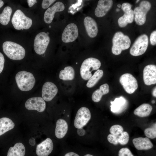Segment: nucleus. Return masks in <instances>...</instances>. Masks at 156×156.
<instances>
[{
    "mask_svg": "<svg viewBox=\"0 0 156 156\" xmlns=\"http://www.w3.org/2000/svg\"><path fill=\"white\" fill-rule=\"evenodd\" d=\"M3 49L4 53L10 59L20 60L25 57V51L20 45L11 41H7L3 44Z\"/></svg>",
    "mask_w": 156,
    "mask_h": 156,
    "instance_id": "f257e3e1",
    "label": "nucleus"
},
{
    "mask_svg": "<svg viewBox=\"0 0 156 156\" xmlns=\"http://www.w3.org/2000/svg\"><path fill=\"white\" fill-rule=\"evenodd\" d=\"M15 80L19 88L21 91H25L32 89L36 81L33 75L25 71L18 72L16 75Z\"/></svg>",
    "mask_w": 156,
    "mask_h": 156,
    "instance_id": "f03ea898",
    "label": "nucleus"
},
{
    "mask_svg": "<svg viewBox=\"0 0 156 156\" xmlns=\"http://www.w3.org/2000/svg\"><path fill=\"white\" fill-rule=\"evenodd\" d=\"M112 52L113 54L118 55L121 53L122 50L129 47L131 41L127 36L125 35L121 32L118 31L114 34L112 39Z\"/></svg>",
    "mask_w": 156,
    "mask_h": 156,
    "instance_id": "7ed1b4c3",
    "label": "nucleus"
},
{
    "mask_svg": "<svg viewBox=\"0 0 156 156\" xmlns=\"http://www.w3.org/2000/svg\"><path fill=\"white\" fill-rule=\"evenodd\" d=\"M101 64L98 59L90 57L85 60L82 64L80 73L82 78L85 80H89L92 76V71L98 70Z\"/></svg>",
    "mask_w": 156,
    "mask_h": 156,
    "instance_id": "20e7f679",
    "label": "nucleus"
},
{
    "mask_svg": "<svg viewBox=\"0 0 156 156\" xmlns=\"http://www.w3.org/2000/svg\"><path fill=\"white\" fill-rule=\"evenodd\" d=\"M12 23L14 28L17 30L27 29L31 26L32 21L21 10H18L13 14Z\"/></svg>",
    "mask_w": 156,
    "mask_h": 156,
    "instance_id": "39448f33",
    "label": "nucleus"
},
{
    "mask_svg": "<svg viewBox=\"0 0 156 156\" xmlns=\"http://www.w3.org/2000/svg\"><path fill=\"white\" fill-rule=\"evenodd\" d=\"M148 43V37L145 34L139 36L133 44L130 50L131 54L133 56H139L146 51Z\"/></svg>",
    "mask_w": 156,
    "mask_h": 156,
    "instance_id": "423d86ee",
    "label": "nucleus"
},
{
    "mask_svg": "<svg viewBox=\"0 0 156 156\" xmlns=\"http://www.w3.org/2000/svg\"><path fill=\"white\" fill-rule=\"evenodd\" d=\"M151 6V3L149 1H143L140 2L139 6L134 9V20L138 25H141L145 23L146 14Z\"/></svg>",
    "mask_w": 156,
    "mask_h": 156,
    "instance_id": "0eeeda50",
    "label": "nucleus"
},
{
    "mask_svg": "<svg viewBox=\"0 0 156 156\" xmlns=\"http://www.w3.org/2000/svg\"><path fill=\"white\" fill-rule=\"evenodd\" d=\"M50 39L48 34L41 32L36 36L34 40V49L36 53L42 55L45 52L49 43Z\"/></svg>",
    "mask_w": 156,
    "mask_h": 156,
    "instance_id": "6e6552de",
    "label": "nucleus"
},
{
    "mask_svg": "<svg viewBox=\"0 0 156 156\" xmlns=\"http://www.w3.org/2000/svg\"><path fill=\"white\" fill-rule=\"evenodd\" d=\"M119 81L125 90L129 94L133 93L138 88L136 79L130 73H125L122 75Z\"/></svg>",
    "mask_w": 156,
    "mask_h": 156,
    "instance_id": "1a4fd4ad",
    "label": "nucleus"
},
{
    "mask_svg": "<svg viewBox=\"0 0 156 156\" xmlns=\"http://www.w3.org/2000/svg\"><path fill=\"white\" fill-rule=\"evenodd\" d=\"M132 5L129 3H125L121 5V9L124 12V15L118 19L119 26L121 27L126 26L128 23H131L134 18V11L131 8Z\"/></svg>",
    "mask_w": 156,
    "mask_h": 156,
    "instance_id": "9d476101",
    "label": "nucleus"
},
{
    "mask_svg": "<svg viewBox=\"0 0 156 156\" xmlns=\"http://www.w3.org/2000/svg\"><path fill=\"white\" fill-rule=\"evenodd\" d=\"M91 114L89 109L85 107L80 108L77 111L74 121V125L77 128H81L90 119Z\"/></svg>",
    "mask_w": 156,
    "mask_h": 156,
    "instance_id": "9b49d317",
    "label": "nucleus"
},
{
    "mask_svg": "<svg viewBox=\"0 0 156 156\" xmlns=\"http://www.w3.org/2000/svg\"><path fill=\"white\" fill-rule=\"evenodd\" d=\"M78 35L77 26L74 23H70L64 29L62 34V40L64 43L73 42L77 38Z\"/></svg>",
    "mask_w": 156,
    "mask_h": 156,
    "instance_id": "f8f14e48",
    "label": "nucleus"
},
{
    "mask_svg": "<svg viewBox=\"0 0 156 156\" xmlns=\"http://www.w3.org/2000/svg\"><path fill=\"white\" fill-rule=\"evenodd\" d=\"M25 106L28 110H36L40 112L45 110L46 104L42 98L37 97L28 99L25 103Z\"/></svg>",
    "mask_w": 156,
    "mask_h": 156,
    "instance_id": "ddd939ff",
    "label": "nucleus"
},
{
    "mask_svg": "<svg viewBox=\"0 0 156 156\" xmlns=\"http://www.w3.org/2000/svg\"><path fill=\"white\" fill-rule=\"evenodd\" d=\"M143 79L144 83L146 85L156 84V65L149 64L145 67L143 71Z\"/></svg>",
    "mask_w": 156,
    "mask_h": 156,
    "instance_id": "4468645a",
    "label": "nucleus"
},
{
    "mask_svg": "<svg viewBox=\"0 0 156 156\" xmlns=\"http://www.w3.org/2000/svg\"><path fill=\"white\" fill-rule=\"evenodd\" d=\"M57 92L58 89L55 85L51 82H46L42 86V98L45 101H50L54 97Z\"/></svg>",
    "mask_w": 156,
    "mask_h": 156,
    "instance_id": "2eb2a0df",
    "label": "nucleus"
},
{
    "mask_svg": "<svg viewBox=\"0 0 156 156\" xmlns=\"http://www.w3.org/2000/svg\"><path fill=\"white\" fill-rule=\"evenodd\" d=\"M64 9V5L60 1L55 3L45 12L44 15L45 22L48 24L51 23L54 17L55 13L57 12L62 11Z\"/></svg>",
    "mask_w": 156,
    "mask_h": 156,
    "instance_id": "dca6fc26",
    "label": "nucleus"
},
{
    "mask_svg": "<svg viewBox=\"0 0 156 156\" xmlns=\"http://www.w3.org/2000/svg\"><path fill=\"white\" fill-rule=\"evenodd\" d=\"M53 144L50 138H47L40 144L36 148V154L38 156H48L52 151Z\"/></svg>",
    "mask_w": 156,
    "mask_h": 156,
    "instance_id": "f3484780",
    "label": "nucleus"
},
{
    "mask_svg": "<svg viewBox=\"0 0 156 156\" xmlns=\"http://www.w3.org/2000/svg\"><path fill=\"white\" fill-rule=\"evenodd\" d=\"M113 4L112 0H99L94 11L96 16L98 17L105 16L111 8Z\"/></svg>",
    "mask_w": 156,
    "mask_h": 156,
    "instance_id": "a211bd4d",
    "label": "nucleus"
},
{
    "mask_svg": "<svg viewBox=\"0 0 156 156\" xmlns=\"http://www.w3.org/2000/svg\"><path fill=\"white\" fill-rule=\"evenodd\" d=\"M83 23L89 36L92 38L95 37L98 33V28L95 21L92 17L88 16L84 18Z\"/></svg>",
    "mask_w": 156,
    "mask_h": 156,
    "instance_id": "6ab92c4d",
    "label": "nucleus"
},
{
    "mask_svg": "<svg viewBox=\"0 0 156 156\" xmlns=\"http://www.w3.org/2000/svg\"><path fill=\"white\" fill-rule=\"evenodd\" d=\"M111 111L116 114L120 113L126 108L127 101L123 96H120L115 99L113 101L111 102Z\"/></svg>",
    "mask_w": 156,
    "mask_h": 156,
    "instance_id": "aec40b11",
    "label": "nucleus"
},
{
    "mask_svg": "<svg viewBox=\"0 0 156 156\" xmlns=\"http://www.w3.org/2000/svg\"><path fill=\"white\" fill-rule=\"evenodd\" d=\"M132 142L135 147L138 150H147L153 147V144L148 138L138 137L134 138Z\"/></svg>",
    "mask_w": 156,
    "mask_h": 156,
    "instance_id": "412c9836",
    "label": "nucleus"
},
{
    "mask_svg": "<svg viewBox=\"0 0 156 156\" xmlns=\"http://www.w3.org/2000/svg\"><path fill=\"white\" fill-rule=\"evenodd\" d=\"M68 130V125L64 119H60L57 121L55 130L56 137L59 139L63 138L66 134Z\"/></svg>",
    "mask_w": 156,
    "mask_h": 156,
    "instance_id": "4be33fe9",
    "label": "nucleus"
},
{
    "mask_svg": "<svg viewBox=\"0 0 156 156\" xmlns=\"http://www.w3.org/2000/svg\"><path fill=\"white\" fill-rule=\"evenodd\" d=\"M109 92V87L108 85L105 83L101 85L99 89L95 90L93 93L92 99L95 102H98L101 100L103 95L106 94Z\"/></svg>",
    "mask_w": 156,
    "mask_h": 156,
    "instance_id": "5701e85b",
    "label": "nucleus"
},
{
    "mask_svg": "<svg viewBox=\"0 0 156 156\" xmlns=\"http://www.w3.org/2000/svg\"><path fill=\"white\" fill-rule=\"evenodd\" d=\"M25 149L21 143L16 144L13 147H10L8 152L7 156H24Z\"/></svg>",
    "mask_w": 156,
    "mask_h": 156,
    "instance_id": "b1692460",
    "label": "nucleus"
},
{
    "mask_svg": "<svg viewBox=\"0 0 156 156\" xmlns=\"http://www.w3.org/2000/svg\"><path fill=\"white\" fill-rule=\"evenodd\" d=\"M152 107L148 103H143L135 109L134 114L140 117H145L149 116L152 110Z\"/></svg>",
    "mask_w": 156,
    "mask_h": 156,
    "instance_id": "393cba45",
    "label": "nucleus"
},
{
    "mask_svg": "<svg viewBox=\"0 0 156 156\" xmlns=\"http://www.w3.org/2000/svg\"><path fill=\"white\" fill-rule=\"evenodd\" d=\"M14 123L10 118L3 117L0 118V136L13 129Z\"/></svg>",
    "mask_w": 156,
    "mask_h": 156,
    "instance_id": "a878e982",
    "label": "nucleus"
},
{
    "mask_svg": "<svg viewBox=\"0 0 156 156\" xmlns=\"http://www.w3.org/2000/svg\"><path fill=\"white\" fill-rule=\"evenodd\" d=\"M75 75L74 68L71 66H67L60 71L59 77L63 80H72L74 79Z\"/></svg>",
    "mask_w": 156,
    "mask_h": 156,
    "instance_id": "bb28decb",
    "label": "nucleus"
},
{
    "mask_svg": "<svg viewBox=\"0 0 156 156\" xmlns=\"http://www.w3.org/2000/svg\"><path fill=\"white\" fill-rule=\"evenodd\" d=\"M12 9L9 6H6L0 14V23L2 25H6L9 23Z\"/></svg>",
    "mask_w": 156,
    "mask_h": 156,
    "instance_id": "cd10ccee",
    "label": "nucleus"
},
{
    "mask_svg": "<svg viewBox=\"0 0 156 156\" xmlns=\"http://www.w3.org/2000/svg\"><path fill=\"white\" fill-rule=\"evenodd\" d=\"M103 74V70H97L89 79L86 84L87 87L91 88L94 86L102 77Z\"/></svg>",
    "mask_w": 156,
    "mask_h": 156,
    "instance_id": "c85d7f7f",
    "label": "nucleus"
},
{
    "mask_svg": "<svg viewBox=\"0 0 156 156\" xmlns=\"http://www.w3.org/2000/svg\"><path fill=\"white\" fill-rule=\"evenodd\" d=\"M156 123H154L150 127L145 129L144 133L145 136L148 138L154 139L156 137Z\"/></svg>",
    "mask_w": 156,
    "mask_h": 156,
    "instance_id": "c756f323",
    "label": "nucleus"
},
{
    "mask_svg": "<svg viewBox=\"0 0 156 156\" xmlns=\"http://www.w3.org/2000/svg\"><path fill=\"white\" fill-rule=\"evenodd\" d=\"M129 140V135L126 131H123L118 136V143L121 145H124L127 144Z\"/></svg>",
    "mask_w": 156,
    "mask_h": 156,
    "instance_id": "7c9ffc66",
    "label": "nucleus"
},
{
    "mask_svg": "<svg viewBox=\"0 0 156 156\" xmlns=\"http://www.w3.org/2000/svg\"><path fill=\"white\" fill-rule=\"evenodd\" d=\"M123 131L122 127L119 125H114L112 126L109 129L111 134L118 136L120 135Z\"/></svg>",
    "mask_w": 156,
    "mask_h": 156,
    "instance_id": "2f4dec72",
    "label": "nucleus"
},
{
    "mask_svg": "<svg viewBox=\"0 0 156 156\" xmlns=\"http://www.w3.org/2000/svg\"><path fill=\"white\" fill-rule=\"evenodd\" d=\"M118 156H134L130 150L127 148H123L120 149L118 152Z\"/></svg>",
    "mask_w": 156,
    "mask_h": 156,
    "instance_id": "473e14b6",
    "label": "nucleus"
},
{
    "mask_svg": "<svg viewBox=\"0 0 156 156\" xmlns=\"http://www.w3.org/2000/svg\"><path fill=\"white\" fill-rule=\"evenodd\" d=\"M118 136L115 135L111 134H109L107 137V140L110 143L114 145H117L118 143Z\"/></svg>",
    "mask_w": 156,
    "mask_h": 156,
    "instance_id": "72a5a7b5",
    "label": "nucleus"
},
{
    "mask_svg": "<svg viewBox=\"0 0 156 156\" xmlns=\"http://www.w3.org/2000/svg\"><path fill=\"white\" fill-rule=\"evenodd\" d=\"M55 1V0H43L42 3V8L44 9H47Z\"/></svg>",
    "mask_w": 156,
    "mask_h": 156,
    "instance_id": "f704fd0d",
    "label": "nucleus"
},
{
    "mask_svg": "<svg viewBox=\"0 0 156 156\" xmlns=\"http://www.w3.org/2000/svg\"><path fill=\"white\" fill-rule=\"evenodd\" d=\"M150 41L151 44L154 45L156 44V31H154L151 34L150 36Z\"/></svg>",
    "mask_w": 156,
    "mask_h": 156,
    "instance_id": "c9c22d12",
    "label": "nucleus"
},
{
    "mask_svg": "<svg viewBox=\"0 0 156 156\" xmlns=\"http://www.w3.org/2000/svg\"><path fill=\"white\" fill-rule=\"evenodd\" d=\"M5 59L3 54L0 52V74L1 73L4 68Z\"/></svg>",
    "mask_w": 156,
    "mask_h": 156,
    "instance_id": "e433bc0d",
    "label": "nucleus"
},
{
    "mask_svg": "<svg viewBox=\"0 0 156 156\" xmlns=\"http://www.w3.org/2000/svg\"><path fill=\"white\" fill-rule=\"evenodd\" d=\"M78 134L80 136H83L85 133V132L84 130L81 128L78 129L77 130Z\"/></svg>",
    "mask_w": 156,
    "mask_h": 156,
    "instance_id": "4c0bfd02",
    "label": "nucleus"
},
{
    "mask_svg": "<svg viewBox=\"0 0 156 156\" xmlns=\"http://www.w3.org/2000/svg\"><path fill=\"white\" fill-rule=\"evenodd\" d=\"M27 2L29 7H30L32 6L37 2V1L36 0H27Z\"/></svg>",
    "mask_w": 156,
    "mask_h": 156,
    "instance_id": "58836bf2",
    "label": "nucleus"
},
{
    "mask_svg": "<svg viewBox=\"0 0 156 156\" xmlns=\"http://www.w3.org/2000/svg\"><path fill=\"white\" fill-rule=\"evenodd\" d=\"M64 156H79L77 154L73 152L68 153L66 154Z\"/></svg>",
    "mask_w": 156,
    "mask_h": 156,
    "instance_id": "ea45409f",
    "label": "nucleus"
},
{
    "mask_svg": "<svg viewBox=\"0 0 156 156\" xmlns=\"http://www.w3.org/2000/svg\"><path fill=\"white\" fill-rule=\"evenodd\" d=\"M29 143L30 144L31 146H34L35 144V141L34 138H31L29 141Z\"/></svg>",
    "mask_w": 156,
    "mask_h": 156,
    "instance_id": "a19ab883",
    "label": "nucleus"
},
{
    "mask_svg": "<svg viewBox=\"0 0 156 156\" xmlns=\"http://www.w3.org/2000/svg\"><path fill=\"white\" fill-rule=\"evenodd\" d=\"M156 87H155V88H154V89H153V92H152V94L153 95V96L156 97Z\"/></svg>",
    "mask_w": 156,
    "mask_h": 156,
    "instance_id": "79ce46f5",
    "label": "nucleus"
},
{
    "mask_svg": "<svg viewBox=\"0 0 156 156\" xmlns=\"http://www.w3.org/2000/svg\"><path fill=\"white\" fill-rule=\"evenodd\" d=\"M4 4V2L2 0H0V8Z\"/></svg>",
    "mask_w": 156,
    "mask_h": 156,
    "instance_id": "37998d69",
    "label": "nucleus"
},
{
    "mask_svg": "<svg viewBox=\"0 0 156 156\" xmlns=\"http://www.w3.org/2000/svg\"><path fill=\"white\" fill-rule=\"evenodd\" d=\"M84 156H94L90 154H88L85 155Z\"/></svg>",
    "mask_w": 156,
    "mask_h": 156,
    "instance_id": "c03bdc74",
    "label": "nucleus"
},
{
    "mask_svg": "<svg viewBox=\"0 0 156 156\" xmlns=\"http://www.w3.org/2000/svg\"><path fill=\"white\" fill-rule=\"evenodd\" d=\"M121 5L120 4H118L117 5V7L119 8H120L121 7Z\"/></svg>",
    "mask_w": 156,
    "mask_h": 156,
    "instance_id": "a18cd8bd",
    "label": "nucleus"
},
{
    "mask_svg": "<svg viewBox=\"0 0 156 156\" xmlns=\"http://www.w3.org/2000/svg\"><path fill=\"white\" fill-rule=\"evenodd\" d=\"M116 10L117 12H118L120 11V9L118 8H117L116 9Z\"/></svg>",
    "mask_w": 156,
    "mask_h": 156,
    "instance_id": "49530a36",
    "label": "nucleus"
},
{
    "mask_svg": "<svg viewBox=\"0 0 156 156\" xmlns=\"http://www.w3.org/2000/svg\"><path fill=\"white\" fill-rule=\"evenodd\" d=\"M155 102V101H154L153 100L152 101V103H154Z\"/></svg>",
    "mask_w": 156,
    "mask_h": 156,
    "instance_id": "de8ad7c7",
    "label": "nucleus"
},
{
    "mask_svg": "<svg viewBox=\"0 0 156 156\" xmlns=\"http://www.w3.org/2000/svg\"><path fill=\"white\" fill-rule=\"evenodd\" d=\"M139 1V0H136V3H138Z\"/></svg>",
    "mask_w": 156,
    "mask_h": 156,
    "instance_id": "09e8293b",
    "label": "nucleus"
}]
</instances>
